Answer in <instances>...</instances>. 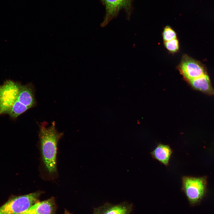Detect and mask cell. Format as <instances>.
Masks as SVG:
<instances>
[{"instance_id":"1","label":"cell","mask_w":214,"mask_h":214,"mask_svg":"<svg viewBox=\"0 0 214 214\" xmlns=\"http://www.w3.org/2000/svg\"><path fill=\"white\" fill-rule=\"evenodd\" d=\"M63 133L56 130L54 122L49 127L40 126L38 147L40 155V174L46 180L55 179L58 176L57 167L58 144Z\"/></svg>"},{"instance_id":"2","label":"cell","mask_w":214,"mask_h":214,"mask_svg":"<svg viewBox=\"0 0 214 214\" xmlns=\"http://www.w3.org/2000/svg\"><path fill=\"white\" fill-rule=\"evenodd\" d=\"M32 95L25 85L8 80L0 85V116L15 119L31 108Z\"/></svg>"},{"instance_id":"3","label":"cell","mask_w":214,"mask_h":214,"mask_svg":"<svg viewBox=\"0 0 214 214\" xmlns=\"http://www.w3.org/2000/svg\"><path fill=\"white\" fill-rule=\"evenodd\" d=\"M182 180V189L190 204L194 206L199 204L207 193V176H184Z\"/></svg>"},{"instance_id":"4","label":"cell","mask_w":214,"mask_h":214,"mask_svg":"<svg viewBox=\"0 0 214 214\" xmlns=\"http://www.w3.org/2000/svg\"><path fill=\"white\" fill-rule=\"evenodd\" d=\"M43 192L37 191L10 198L0 207V214H21L39 201Z\"/></svg>"},{"instance_id":"5","label":"cell","mask_w":214,"mask_h":214,"mask_svg":"<svg viewBox=\"0 0 214 214\" xmlns=\"http://www.w3.org/2000/svg\"><path fill=\"white\" fill-rule=\"evenodd\" d=\"M105 8V13L101 26L107 25L113 19L116 18L120 11L123 10L127 19L129 20L133 10V0H100Z\"/></svg>"},{"instance_id":"6","label":"cell","mask_w":214,"mask_h":214,"mask_svg":"<svg viewBox=\"0 0 214 214\" xmlns=\"http://www.w3.org/2000/svg\"><path fill=\"white\" fill-rule=\"evenodd\" d=\"M178 69L188 81L207 73L204 65L186 54L183 55Z\"/></svg>"},{"instance_id":"7","label":"cell","mask_w":214,"mask_h":214,"mask_svg":"<svg viewBox=\"0 0 214 214\" xmlns=\"http://www.w3.org/2000/svg\"><path fill=\"white\" fill-rule=\"evenodd\" d=\"M133 209V205L124 202L117 204L108 202L94 209V214H130Z\"/></svg>"},{"instance_id":"8","label":"cell","mask_w":214,"mask_h":214,"mask_svg":"<svg viewBox=\"0 0 214 214\" xmlns=\"http://www.w3.org/2000/svg\"><path fill=\"white\" fill-rule=\"evenodd\" d=\"M56 205L54 197L38 201L21 214H55Z\"/></svg>"},{"instance_id":"9","label":"cell","mask_w":214,"mask_h":214,"mask_svg":"<svg viewBox=\"0 0 214 214\" xmlns=\"http://www.w3.org/2000/svg\"><path fill=\"white\" fill-rule=\"evenodd\" d=\"M188 82L195 89L208 95H214V90L207 73Z\"/></svg>"},{"instance_id":"10","label":"cell","mask_w":214,"mask_h":214,"mask_svg":"<svg viewBox=\"0 0 214 214\" xmlns=\"http://www.w3.org/2000/svg\"><path fill=\"white\" fill-rule=\"evenodd\" d=\"M172 153V151L169 145L159 144L151 154L154 159L167 166Z\"/></svg>"},{"instance_id":"11","label":"cell","mask_w":214,"mask_h":214,"mask_svg":"<svg viewBox=\"0 0 214 214\" xmlns=\"http://www.w3.org/2000/svg\"><path fill=\"white\" fill-rule=\"evenodd\" d=\"M162 35L164 42L177 39L175 32L169 26H166L164 28Z\"/></svg>"},{"instance_id":"12","label":"cell","mask_w":214,"mask_h":214,"mask_svg":"<svg viewBox=\"0 0 214 214\" xmlns=\"http://www.w3.org/2000/svg\"><path fill=\"white\" fill-rule=\"evenodd\" d=\"M164 44L167 49L170 52H176L179 49V42L177 39L165 42Z\"/></svg>"}]
</instances>
